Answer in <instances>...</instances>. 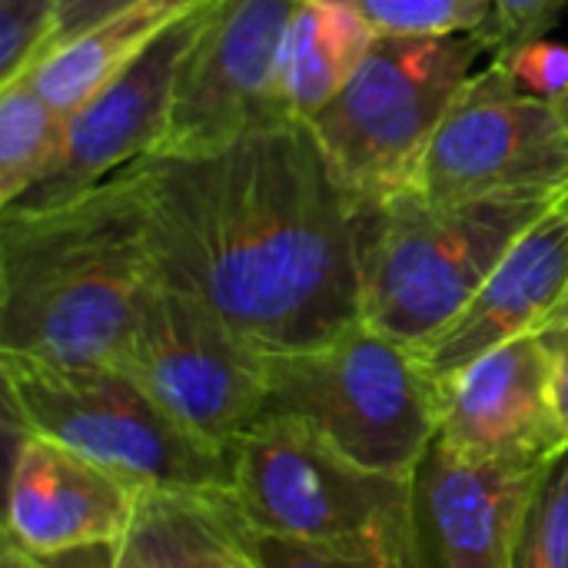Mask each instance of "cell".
<instances>
[{
	"label": "cell",
	"mask_w": 568,
	"mask_h": 568,
	"mask_svg": "<svg viewBox=\"0 0 568 568\" xmlns=\"http://www.w3.org/2000/svg\"><path fill=\"white\" fill-rule=\"evenodd\" d=\"M566 7L568 0H496L479 37L493 60L509 57L523 43L546 37V30Z\"/></svg>",
	"instance_id": "24"
},
{
	"label": "cell",
	"mask_w": 568,
	"mask_h": 568,
	"mask_svg": "<svg viewBox=\"0 0 568 568\" xmlns=\"http://www.w3.org/2000/svg\"><path fill=\"white\" fill-rule=\"evenodd\" d=\"M67 113H60L30 77L0 87V210L17 203L60 156Z\"/></svg>",
	"instance_id": "19"
},
{
	"label": "cell",
	"mask_w": 568,
	"mask_h": 568,
	"mask_svg": "<svg viewBox=\"0 0 568 568\" xmlns=\"http://www.w3.org/2000/svg\"><path fill=\"white\" fill-rule=\"evenodd\" d=\"M499 63L532 97H542L556 106L568 97V47H562V43L539 37L532 43H523L509 57H499Z\"/></svg>",
	"instance_id": "25"
},
{
	"label": "cell",
	"mask_w": 568,
	"mask_h": 568,
	"mask_svg": "<svg viewBox=\"0 0 568 568\" xmlns=\"http://www.w3.org/2000/svg\"><path fill=\"white\" fill-rule=\"evenodd\" d=\"M136 163L156 280L250 346L303 353L363 320L356 210L310 123Z\"/></svg>",
	"instance_id": "1"
},
{
	"label": "cell",
	"mask_w": 568,
	"mask_h": 568,
	"mask_svg": "<svg viewBox=\"0 0 568 568\" xmlns=\"http://www.w3.org/2000/svg\"><path fill=\"white\" fill-rule=\"evenodd\" d=\"M542 469L479 463L439 436L413 469V568H513Z\"/></svg>",
	"instance_id": "13"
},
{
	"label": "cell",
	"mask_w": 568,
	"mask_h": 568,
	"mask_svg": "<svg viewBox=\"0 0 568 568\" xmlns=\"http://www.w3.org/2000/svg\"><path fill=\"white\" fill-rule=\"evenodd\" d=\"M559 110H562V120H566V126H568V97L559 103Z\"/></svg>",
	"instance_id": "29"
},
{
	"label": "cell",
	"mask_w": 568,
	"mask_h": 568,
	"mask_svg": "<svg viewBox=\"0 0 568 568\" xmlns=\"http://www.w3.org/2000/svg\"><path fill=\"white\" fill-rule=\"evenodd\" d=\"M413 190L436 203L516 190L566 193L562 110L526 93L499 60H489L446 106Z\"/></svg>",
	"instance_id": "9"
},
{
	"label": "cell",
	"mask_w": 568,
	"mask_h": 568,
	"mask_svg": "<svg viewBox=\"0 0 568 568\" xmlns=\"http://www.w3.org/2000/svg\"><path fill=\"white\" fill-rule=\"evenodd\" d=\"M3 416L140 483L143 489L230 493L233 453L183 429L120 366H57L0 353Z\"/></svg>",
	"instance_id": "4"
},
{
	"label": "cell",
	"mask_w": 568,
	"mask_h": 568,
	"mask_svg": "<svg viewBox=\"0 0 568 568\" xmlns=\"http://www.w3.org/2000/svg\"><path fill=\"white\" fill-rule=\"evenodd\" d=\"M439 439L479 463L546 469L568 446L542 336L506 343L439 383Z\"/></svg>",
	"instance_id": "14"
},
{
	"label": "cell",
	"mask_w": 568,
	"mask_h": 568,
	"mask_svg": "<svg viewBox=\"0 0 568 568\" xmlns=\"http://www.w3.org/2000/svg\"><path fill=\"white\" fill-rule=\"evenodd\" d=\"M113 568H263L226 493L146 489Z\"/></svg>",
	"instance_id": "16"
},
{
	"label": "cell",
	"mask_w": 568,
	"mask_h": 568,
	"mask_svg": "<svg viewBox=\"0 0 568 568\" xmlns=\"http://www.w3.org/2000/svg\"><path fill=\"white\" fill-rule=\"evenodd\" d=\"M143 486L37 433H17L7 479L3 542L33 559L116 549Z\"/></svg>",
	"instance_id": "12"
},
{
	"label": "cell",
	"mask_w": 568,
	"mask_h": 568,
	"mask_svg": "<svg viewBox=\"0 0 568 568\" xmlns=\"http://www.w3.org/2000/svg\"><path fill=\"white\" fill-rule=\"evenodd\" d=\"M513 568H568V446L536 479Z\"/></svg>",
	"instance_id": "20"
},
{
	"label": "cell",
	"mask_w": 568,
	"mask_h": 568,
	"mask_svg": "<svg viewBox=\"0 0 568 568\" xmlns=\"http://www.w3.org/2000/svg\"><path fill=\"white\" fill-rule=\"evenodd\" d=\"M566 196H568V190H566Z\"/></svg>",
	"instance_id": "30"
},
{
	"label": "cell",
	"mask_w": 568,
	"mask_h": 568,
	"mask_svg": "<svg viewBox=\"0 0 568 568\" xmlns=\"http://www.w3.org/2000/svg\"><path fill=\"white\" fill-rule=\"evenodd\" d=\"M489 53L479 33L376 37L353 80L310 120V130L353 210L416 186L426 146Z\"/></svg>",
	"instance_id": "5"
},
{
	"label": "cell",
	"mask_w": 568,
	"mask_h": 568,
	"mask_svg": "<svg viewBox=\"0 0 568 568\" xmlns=\"http://www.w3.org/2000/svg\"><path fill=\"white\" fill-rule=\"evenodd\" d=\"M376 37L373 23L349 0H303L286 33L283 63L293 120L310 123L353 80Z\"/></svg>",
	"instance_id": "18"
},
{
	"label": "cell",
	"mask_w": 568,
	"mask_h": 568,
	"mask_svg": "<svg viewBox=\"0 0 568 568\" xmlns=\"http://www.w3.org/2000/svg\"><path fill=\"white\" fill-rule=\"evenodd\" d=\"M226 496L263 536L409 556L413 476L369 469L293 416H263L236 439Z\"/></svg>",
	"instance_id": "7"
},
{
	"label": "cell",
	"mask_w": 568,
	"mask_h": 568,
	"mask_svg": "<svg viewBox=\"0 0 568 568\" xmlns=\"http://www.w3.org/2000/svg\"><path fill=\"white\" fill-rule=\"evenodd\" d=\"M60 43V0H0V87L30 77Z\"/></svg>",
	"instance_id": "22"
},
{
	"label": "cell",
	"mask_w": 568,
	"mask_h": 568,
	"mask_svg": "<svg viewBox=\"0 0 568 568\" xmlns=\"http://www.w3.org/2000/svg\"><path fill=\"white\" fill-rule=\"evenodd\" d=\"M562 320H568V196L516 240L466 310L419 349V359L436 383H446L479 356L542 336Z\"/></svg>",
	"instance_id": "15"
},
{
	"label": "cell",
	"mask_w": 568,
	"mask_h": 568,
	"mask_svg": "<svg viewBox=\"0 0 568 568\" xmlns=\"http://www.w3.org/2000/svg\"><path fill=\"white\" fill-rule=\"evenodd\" d=\"M213 0H133L93 30L57 47L33 73L30 83L60 110L73 113L93 97L120 67H126L163 30Z\"/></svg>",
	"instance_id": "17"
},
{
	"label": "cell",
	"mask_w": 568,
	"mask_h": 568,
	"mask_svg": "<svg viewBox=\"0 0 568 568\" xmlns=\"http://www.w3.org/2000/svg\"><path fill=\"white\" fill-rule=\"evenodd\" d=\"M303 0H216L180 67L173 113L153 153H186L293 120L283 63Z\"/></svg>",
	"instance_id": "10"
},
{
	"label": "cell",
	"mask_w": 568,
	"mask_h": 568,
	"mask_svg": "<svg viewBox=\"0 0 568 568\" xmlns=\"http://www.w3.org/2000/svg\"><path fill=\"white\" fill-rule=\"evenodd\" d=\"M0 568H113L110 566V549H90V552H73L63 559H33L20 552L17 546L3 542L0 549Z\"/></svg>",
	"instance_id": "28"
},
{
	"label": "cell",
	"mask_w": 568,
	"mask_h": 568,
	"mask_svg": "<svg viewBox=\"0 0 568 568\" xmlns=\"http://www.w3.org/2000/svg\"><path fill=\"white\" fill-rule=\"evenodd\" d=\"M562 196L516 190L436 203L406 190L356 210L363 323L419 353Z\"/></svg>",
	"instance_id": "3"
},
{
	"label": "cell",
	"mask_w": 568,
	"mask_h": 568,
	"mask_svg": "<svg viewBox=\"0 0 568 568\" xmlns=\"http://www.w3.org/2000/svg\"><path fill=\"white\" fill-rule=\"evenodd\" d=\"M213 3L186 13L170 30H163L93 97H87L73 113H67V136L60 156L17 203L3 210L57 206L136 163L140 156L153 153L170 126L180 67Z\"/></svg>",
	"instance_id": "11"
},
{
	"label": "cell",
	"mask_w": 568,
	"mask_h": 568,
	"mask_svg": "<svg viewBox=\"0 0 568 568\" xmlns=\"http://www.w3.org/2000/svg\"><path fill=\"white\" fill-rule=\"evenodd\" d=\"M130 3L133 0H60V43L57 47L93 30L97 23H103L106 17H113L116 10Z\"/></svg>",
	"instance_id": "26"
},
{
	"label": "cell",
	"mask_w": 568,
	"mask_h": 568,
	"mask_svg": "<svg viewBox=\"0 0 568 568\" xmlns=\"http://www.w3.org/2000/svg\"><path fill=\"white\" fill-rule=\"evenodd\" d=\"M183 429L233 453L266 413L270 356L190 293L153 280L120 359Z\"/></svg>",
	"instance_id": "8"
},
{
	"label": "cell",
	"mask_w": 568,
	"mask_h": 568,
	"mask_svg": "<svg viewBox=\"0 0 568 568\" xmlns=\"http://www.w3.org/2000/svg\"><path fill=\"white\" fill-rule=\"evenodd\" d=\"M379 37L479 33L496 0H349Z\"/></svg>",
	"instance_id": "21"
},
{
	"label": "cell",
	"mask_w": 568,
	"mask_h": 568,
	"mask_svg": "<svg viewBox=\"0 0 568 568\" xmlns=\"http://www.w3.org/2000/svg\"><path fill=\"white\" fill-rule=\"evenodd\" d=\"M250 549L263 568H413V559L389 549L363 546H313L296 539H276L246 526Z\"/></svg>",
	"instance_id": "23"
},
{
	"label": "cell",
	"mask_w": 568,
	"mask_h": 568,
	"mask_svg": "<svg viewBox=\"0 0 568 568\" xmlns=\"http://www.w3.org/2000/svg\"><path fill=\"white\" fill-rule=\"evenodd\" d=\"M546 353H549V379H552V403L559 413V423L568 436V320L556 323L542 333Z\"/></svg>",
	"instance_id": "27"
},
{
	"label": "cell",
	"mask_w": 568,
	"mask_h": 568,
	"mask_svg": "<svg viewBox=\"0 0 568 568\" xmlns=\"http://www.w3.org/2000/svg\"><path fill=\"white\" fill-rule=\"evenodd\" d=\"M156 280L140 163L43 210H0V353L120 366Z\"/></svg>",
	"instance_id": "2"
},
{
	"label": "cell",
	"mask_w": 568,
	"mask_h": 568,
	"mask_svg": "<svg viewBox=\"0 0 568 568\" xmlns=\"http://www.w3.org/2000/svg\"><path fill=\"white\" fill-rule=\"evenodd\" d=\"M263 416H293L349 459L413 476L439 436L443 396L416 349L359 320L323 346L270 356Z\"/></svg>",
	"instance_id": "6"
}]
</instances>
